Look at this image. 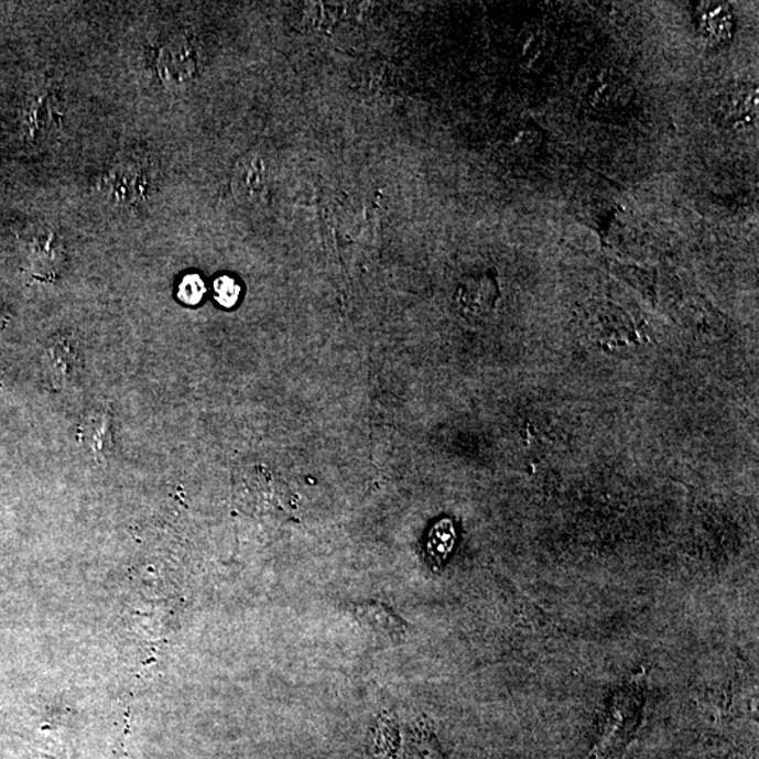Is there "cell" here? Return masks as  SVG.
<instances>
[{"label": "cell", "mask_w": 759, "mask_h": 759, "mask_svg": "<svg viewBox=\"0 0 759 759\" xmlns=\"http://www.w3.org/2000/svg\"><path fill=\"white\" fill-rule=\"evenodd\" d=\"M644 697L646 671L641 669L616 691L610 702L603 738L594 751L596 758L610 759L620 752L640 723Z\"/></svg>", "instance_id": "1"}, {"label": "cell", "mask_w": 759, "mask_h": 759, "mask_svg": "<svg viewBox=\"0 0 759 759\" xmlns=\"http://www.w3.org/2000/svg\"><path fill=\"white\" fill-rule=\"evenodd\" d=\"M156 75L165 85L180 86L195 78L197 53L183 35L160 45L154 54Z\"/></svg>", "instance_id": "2"}, {"label": "cell", "mask_w": 759, "mask_h": 759, "mask_svg": "<svg viewBox=\"0 0 759 759\" xmlns=\"http://www.w3.org/2000/svg\"><path fill=\"white\" fill-rule=\"evenodd\" d=\"M758 116V88L756 84H737L718 96L716 117L722 126L742 129L752 126Z\"/></svg>", "instance_id": "3"}, {"label": "cell", "mask_w": 759, "mask_h": 759, "mask_svg": "<svg viewBox=\"0 0 759 759\" xmlns=\"http://www.w3.org/2000/svg\"><path fill=\"white\" fill-rule=\"evenodd\" d=\"M499 286L496 273L470 274L456 290L457 307L467 317H484L497 307Z\"/></svg>", "instance_id": "4"}, {"label": "cell", "mask_w": 759, "mask_h": 759, "mask_svg": "<svg viewBox=\"0 0 759 759\" xmlns=\"http://www.w3.org/2000/svg\"><path fill=\"white\" fill-rule=\"evenodd\" d=\"M83 365L78 346L69 336L59 335L54 338L43 358L45 376L57 390L74 384L83 370Z\"/></svg>", "instance_id": "5"}, {"label": "cell", "mask_w": 759, "mask_h": 759, "mask_svg": "<svg viewBox=\"0 0 759 759\" xmlns=\"http://www.w3.org/2000/svg\"><path fill=\"white\" fill-rule=\"evenodd\" d=\"M78 441L96 460H107L115 451V420L109 406L86 412L78 426Z\"/></svg>", "instance_id": "6"}, {"label": "cell", "mask_w": 759, "mask_h": 759, "mask_svg": "<svg viewBox=\"0 0 759 759\" xmlns=\"http://www.w3.org/2000/svg\"><path fill=\"white\" fill-rule=\"evenodd\" d=\"M587 95L594 109L612 111L630 104L633 88L624 75L614 71H600L590 78Z\"/></svg>", "instance_id": "7"}, {"label": "cell", "mask_w": 759, "mask_h": 759, "mask_svg": "<svg viewBox=\"0 0 759 759\" xmlns=\"http://www.w3.org/2000/svg\"><path fill=\"white\" fill-rule=\"evenodd\" d=\"M148 186H150V181L145 176V171L130 162L115 165L105 176L107 196L121 205L142 200L150 188Z\"/></svg>", "instance_id": "8"}, {"label": "cell", "mask_w": 759, "mask_h": 759, "mask_svg": "<svg viewBox=\"0 0 759 759\" xmlns=\"http://www.w3.org/2000/svg\"><path fill=\"white\" fill-rule=\"evenodd\" d=\"M736 20L730 4L722 2L701 3L700 30L707 43L723 47L735 35Z\"/></svg>", "instance_id": "9"}, {"label": "cell", "mask_w": 759, "mask_h": 759, "mask_svg": "<svg viewBox=\"0 0 759 759\" xmlns=\"http://www.w3.org/2000/svg\"><path fill=\"white\" fill-rule=\"evenodd\" d=\"M232 191L246 202H257L267 191V167L257 155L242 158L234 171Z\"/></svg>", "instance_id": "10"}, {"label": "cell", "mask_w": 759, "mask_h": 759, "mask_svg": "<svg viewBox=\"0 0 759 759\" xmlns=\"http://www.w3.org/2000/svg\"><path fill=\"white\" fill-rule=\"evenodd\" d=\"M356 616L379 636L399 640L405 633L404 624L399 616L383 604H366L356 608Z\"/></svg>", "instance_id": "11"}, {"label": "cell", "mask_w": 759, "mask_h": 759, "mask_svg": "<svg viewBox=\"0 0 759 759\" xmlns=\"http://www.w3.org/2000/svg\"><path fill=\"white\" fill-rule=\"evenodd\" d=\"M409 752L410 759H442L437 740L426 727L418 728L411 737Z\"/></svg>", "instance_id": "12"}, {"label": "cell", "mask_w": 759, "mask_h": 759, "mask_svg": "<svg viewBox=\"0 0 759 759\" xmlns=\"http://www.w3.org/2000/svg\"><path fill=\"white\" fill-rule=\"evenodd\" d=\"M453 542H455V532H453L452 524L445 521L433 529L427 550H430L433 559L442 562L449 554Z\"/></svg>", "instance_id": "13"}, {"label": "cell", "mask_w": 759, "mask_h": 759, "mask_svg": "<svg viewBox=\"0 0 759 759\" xmlns=\"http://www.w3.org/2000/svg\"><path fill=\"white\" fill-rule=\"evenodd\" d=\"M205 292L206 288L202 278L197 277V274H188V277L183 278L177 295H180L183 303L195 305L200 303Z\"/></svg>", "instance_id": "14"}, {"label": "cell", "mask_w": 759, "mask_h": 759, "mask_svg": "<svg viewBox=\"0 0 759 759\" xmlns=\"http://www.w3.org/2000/svg\"><path fill=\"white\" fill-rule=\"evenodd\" d=\"M214 293H216L217 302L224 307H232L238 302L241 288L232 278L223 277L214 283Z\"/></svg>", "instance_id": "15"}, {"label": "cell", "mask_w": 759, "mask_h": 759, "mask_svg": "<svg viewBox=\"0 0 759 759\" xmlns=\"http://www.w3.org/2000/svg\"><path fill=\"white\" fill-rule=\"evenodd\" d=\"M7 321H8L7 304H4L3 300L0 299V328H3L4 325H7Z\"/></svg>", "instance_id": "16"}]
</instances>
